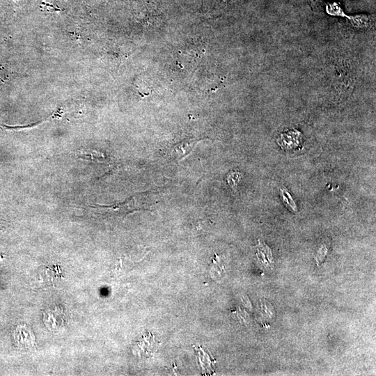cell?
<instances>
[{"mask_svg":"<svg viewBox=\"0 0 376 376\" xmlns=\"http://www.w3.org/2000/svg\"><path fill=\"white\" fill-rule=\"evenodd\" d=\"M61 278V273L58 267H42L32 279L31 285L36 288H45L54 286Z\"/></svg>","mask_w":376,"mask_h":376,"instance_id":"6da1fadb","label":"cell"},{"mask_svg":"<svg viewBox=\"0 0 376 376\" xmlns=\"http://www.w3.org/2000/svg\"><path fill=\"white\" fill-rule=\"evenodd\" d=\"M301 142V134L299 132H288L282 134L278 139V144L285 150H292L299 146Z\"/></svg>","mask_w":376,"mask_h":376,"instance_id":"7a4b0ae2","label":"cell"},{"mask_svg":"<svg viewBox=\"0 0 376 376\" xmlns=\"http://www.w3.org/2000/svg\"><path fill=\"white\" fill-rule=\"evenodd\" d=\"M77 155L81 159L97 162L104 159V154L95 150H80L77 151Z\"/></svg>","mask_w":376,"mask_h":376,"instance_id":"3957f363","label":"cell"}]
</instances>
